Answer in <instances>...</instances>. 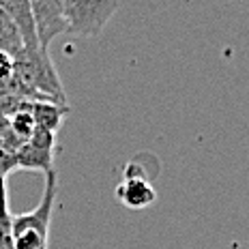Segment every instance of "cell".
<instances>
[{
  "instance_id": "5b68a950",
  "label": "cell",
  "mask_w": 249,
  "mask_h": 249,
  "mask_svg": "<svg viewBox=\"0 0 249 249\" xmlns=\"http://www.w3.org/2000/svg\"><path fill=\"white\" fill-rule=\"evenodd\" d=\"M54 153H56V133L50 129L37 127L35 133L22 144L15 153L18 170H37L45 172L54 170Z\"/></svg>"
},
{
  "instance_id": "52a82bcc",
  "label": "cell",
  "mask_w": 249,
  "mask_h": 249,
  "mask_svg": "<svg viewBox=\"0 0 249 249\" xmlns=\"http://www.w3.org/2000/svg\"><path fill=\"white\" fill-rule=\"evenodd\" d=\"M0 9L13 19V24L19 28L24 39L26 50L39 48L37 39V28H35V18H33V4L30 0H0Z\"/></svg>"
},
{
  "instance_id": "8992f818",
  "label": "cell",
  "mask_w": 249,
  "mask_h": 249,
  "mask_svg": "<svg viewBox=\"0 0 249 249\" xmlns=\"http://www.w3.org/2000/svg\"><path fill=\"white\" fill-rule=\"evenodd\" d=\"M33 4L35 28L41 50H50L58 35L69 33V19L65 11V0H30Z\"/></svg>"
},
{
  "instance_id": "30bf717a",
  "label": "cell",
  "mask_w": 249,
  "mask_h": 249,
  "mask_svg": "<svg viewBox=\"0 0 249 249\" xmlns=\"http://www.w3.org/2000/svg\"><path fill=\"white\" fill-rule=\"evenodd\" d=\"M0 249H15L13 215L9 209V191L0 196Z\"/></svg>"
},
{
  "instance_id": "9c48e42d",
  "label": "cell",
  "mask_w": 249,
  "mask_h": 249,
  "mask_svg": "<svg viewBox=\"0 0 249 249\" xmlns=\"http://www.w3.org/2000/svg\"><path fill=\"white\" fill-rule=\"evenodd\" d=\"M0 50L9 52L11 56H18L24 50L22 33L2 9H0Z\"/></svg>"
},
{
  "instance_id": "7c38bea8",
  "label": "cell",
  "mask_w": 249,
  "mask_h": 249,
  "mask_svg": "<svg viewBox=\"0 0 249 249\" xmlns=\"http://www.w3.org/2000/svg\"><path fill=\"white\" fill-rule=\"evenodd\" d=\"M15 73V56L0 50V82L9 80Z\"/></svg>"
},
{
  "instance_id": "6da1fadb",
  "label": "cell",
  "mask_w": 249,
  "mask_h": 249,
  "mask_svg": "<svg viewBox=\"0 0 249 249\" xmlns=\"http://www.w3.org/2000/svg\"><path fill=\"white\" fill-rule=\"evenodd\" d=\"M58 198V176L54 170L45 174V187L39 204L30 213L13 215L15 249H48L52 213Z\"/></svg>"
},
{
  "instance_id": "7a4b0ae2",
  "label": "cell",
  "mask_w": 249,
  "mask_h": 249,
  "mask_svg": "<svg viewBox=\"0 0 249 249\" xmlns=\"http://www.w3.org/2000/svg\"><path fill=\"white\" fill-rule=\"evenodd\" d=\"M15 77L30 90L35 101H60L65 99V88L56 67L50 58V50H22L15 56Z\"/></svg>"
},
{
  "instance_id": "ba28073f",
  "label": "cell",
  "mask_w": 249,
  "mask_h": 249,
  "mask_svg": "<svg viewBox=\"0 0 249 249\" xmlns=\"http://www.w3.org/2000/svg\"><path fill=\"white\" fill-rule=\"evenodd\" d=\"M28 110L33 114L37 127L58 133L62 127V121L69 114V106L60 101H28Z\"/></svg>"
},
{
  "instance_id": "277c9868",
  "label": "cell",
  "mask_w": 249,
  "mask_h": 249,
  "mask_svg": "<svg viewBox=\"0 0 249 249\" xmlns=\"http://www.w3.org/2000/svg\"><path fill=\"white\" fill-rule=\"evenodd\" d=\"M114 196L123 206H127L131 211H142L157 200V191L148 180L146 170L136 161L124 165L123 180L116 185Z\"/></svg>"
},
{
  "instance_id": "4fadbf2b",
  "label": "cell",
  "mask_w": 249,
  "mask_h": 249,
  "mask_svg": "<svg viewBox=\"0 0 249 249\" xmlns=\"http://www.w3.org/2000/svg\"><path fill=\"white\" fill-rule=\"evenodd\" d=\"M7 191V176H0V196Z\"/></svg>"
},
{
  "instance_id": "8fae6325",
  "label": "cell",
  "mask_w": 249,
  "mask_h": 249,
  "mask_svg": "<svg viewBox=\"0 0 249 249\" xmlns=\"http://www.w3.org/2000/svg\"><path fill=\"white\" fill-rule=\"evenodd\" d=\"M9 121H11V127H13V131L18 133L19 138L24 140H28L30 136L35 133V129H37V123H35V118H33V114H30L28 110V101L22 106V110H18V112H13L11 116H9Z\"/></svg>"
},
{
  "instance_id": "3957f363",
  "label": "cell",
  "mask_w": 249,
  "mask_h": 249,
  "mask_svg": "<svg viewBox=\"0 0 249 249\" xmlns=\"http://www.w3.org/2000/svg\"><path fill=\"white\" fill-rule=\"evenodd\" d=\"M69 33L77 37H99L118 11V0H65Z\"/></svg>"
}]
</instances>
